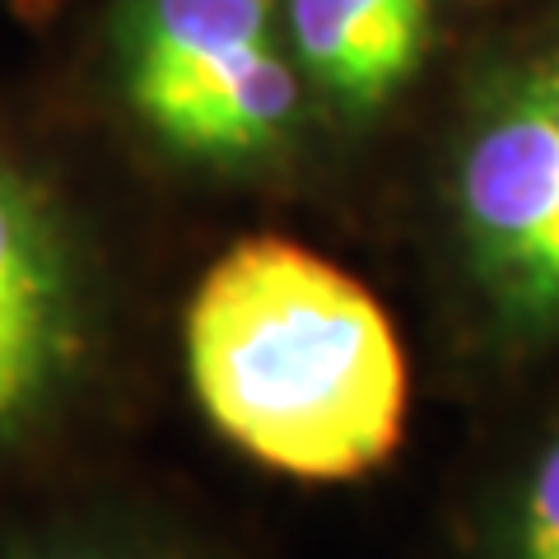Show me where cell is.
<instances>
[{"mask_svg":"<svg viewBox=\"0 0 559 559\" xmlns=\"http://www.w3.org/2000/svg\"><path fill=\"white\" fill-rule=\"evenodd\" d=\"M0 559H164V555L140 550V546H131V540H117V536L70 532V536H33V540H20V546L5 550Z\"/></svg>","mask_w":559,"mask_h":559,"instance_id":"cell-7","label":"cell"},{"mask_svg":"<svg viewBox=\"0 0 559 559\" xmlns=\"http://www.w3.org/2000/svg\"><path fill=\"white\" fill-rule=\"evenodd\" d=\"M304 75L355 112L388 103L429 43V0H289Z\"/></svg>","mask_w":559,"mask_h":559,"instance_id":"cell-5","label":"cell"},{"mask_svg":"<svg viewBox=\"0 0 559 559\" xmlns=\"http://www.w3.org/2000/svg\"><path fill=\"white\" fill-rule=\"evenodd\" d=\"M457 210L489 289L518 318H559V57L489 98L462 145Z\"/></svg>","mask_w":559,"mask_h":559,"instance_id":"cell-4","label":"cell"},{"mask_svg":"<svg viewBox=\"0 0 559 559\" xmlns=\"http://www.w3.org/2000/svg\"><path fill=\"white\" fill-rule=\"evenodd\" d=\"M187 373L224 439L299 480L364 476L406 425V355L388 312L280 238L238 242L205 271L187 308Z\"/></svg>","mask_w":559,"mask_h":559,"instance_id":"cell-1","label":"cell"},{"mask_svg":"<svg viewBox=\"0 0 559 559\" xmlns=\"http://www.w3.org/2000/svg\"><path fill=\"white\" fill-rule=\"evenodd\" d=\"M117 80L140 127L197 164L257 159L299 108L271 0H121Z\"/></svg>","mask_w":559,"mask_h":559,"instance_id":"cell-2","label":"cell"},{"mask_svg":"<svg viewBox=\"0 0 559 559\" xmlns=\"http://www.w3.org/2000/svg\"><path fill=\"white\" fill-rule=\"evenodd\" d=\"M518 559H559V439L540 452L522 495Z\"/></svg>","mask_w":559,"mask_h":559,"instance_id":"cell-6","label":"cell"},{"mask_svg":"<svg viewBox=\"0 0 559 559\" xmlns=\"http://www.w3.org/2000/svg\"><path fill=\"white\" fill-rule=\"evenodd\" d=\"M90 271L57 201L0 140V452L43 429L90 359Z\"/></svg>","mask_w":559,"mask_h":559,"instance_id":"cell-3","label":"cell"}]
</instances>
